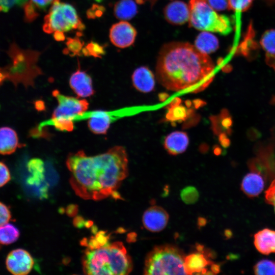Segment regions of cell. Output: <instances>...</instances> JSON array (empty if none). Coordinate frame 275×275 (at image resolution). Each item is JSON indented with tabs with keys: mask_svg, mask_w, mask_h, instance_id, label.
<instances>
[{
	"mask_svg": "<svg viewBox=\"0 0 275 275\" xmlns=\"http://www.w3.org/2000/svg\"><path fill=\"white\" fill-rule=\"evenodd\" d=\"M66 166L75 194L85 200L122 199L117 191L128 174V155L123 146H114L94 156L82 150L70 153Z\"/></svg>",
	"mask_w": 275,
	"mask_h": 275,
	"instance_id": "1",
	"label": "cell"
},
{
	"mask_svg": "<svg viewBox=\"0 0 275 275\" xmlns=\"http://www.w3.org/2000/svg\"><path fill=\"white\" fill-rule=\"evenodd\" d=\"M214 65L207 54L187 42L166 44L159 51L156 67L159 83L174 92L198 93L214 78Z\"/></svg>",
	"mask_w": 275,
	"mask_h": 275,
	"instance_id": "2",
	"label": "cell"
},
{
	"mask_svg": "<svg viewBox=\"0 0 275 275\" xmlns=\"http://www.w3.org/2000/svg\"><path fill=\"white\" fill-rule=\"evenodd\" d=\"M82 270L89 275H126L132 270L130 256L120 241L87 248L81 258Z\"/></svg>",
	"mask_w": 275,
	"mask_h": 275,
	"instance_id": "3",
	"label": "cell"
},
{
	"mask_svg": "<svg viewBox=\"0 0 275 275\" xmlns=\"http://www.w3.org/2000/svg\"><path fill=\"white\" fill-rule=\"evenodd\" d=\"M9 51L13 64L8 67L0 68V85L12 74L10 78L15 83H22L26 87L33 86L35 79L43 74L37 65L41 52L20 49L15 44L11 46Z\"/></svg>",
	"mask_w": 275,
	"mask_h": 275,
	"instance_id": "4",
	"label": "cell"
},
{
	"mask_svg": "<svg viewBox=\"0 0 275 275\" xmlns=\"http://www.w3.org/2000/svg\"><path fill=\"white\" fill-rule=\"evenodd\" d=\"M52 95L56 99L58 105L51 118L40 123L32 132L39 131L47 126H53L60 131L71 132L74 128L73 118L87 111L89 103L86 99L65 95L58 90H53Z\"/></svg>",
	"mask_w": 275,
	"mask_h": 275,
	"instance_id": "5",
	"label": "cell"
},
{
	"mask_svg": "<svg viewBox=\"0 0 275 275\" xmlns=\"http://www.w3.org/2000/svg\"><path fill=\"white\" fill-rule=\"evenodd\" d=\"M183 252L178 248L166 244L154 247L145 261V274H186Z\"/></svg>",
	"mask_w": 275,
	"mask_h": 275,
	"instance_id": "6",
	"label": "cell"
},
{
	"mask_svg": "<svg viewBox=\"0 0 275 275\" xmlns=\"http://www.w3.org/2000/svg\"><path fill=\"white\" fill-rule=\"evenodd\" d=\"M189 24L195 29L223 35L229 34L232 30L229 17L219 15L210 6L208 0H190Z\"/></svg>",
	"mask_w": 275,
	"mask_h": 275,
	"instance_id": "7",
	"label": "cell"
},
{
	"mask_svg": "<svg viewBox=\"0 0 275 275\" xmlns=\"http://www.w3.org/2000/svg\"><path fill=\"white\" fill-rule=\"evenodd\" d=\"M85 25L71 5L54 0L44 19L43 30L47 34L56 31H83Z\"/></svg>",
	"mask_w": 275,
	"mask_h": 275,
	"instance_id": "8",
	"label": "cell"
},
{
	"mask_svg": "<svg viewBox=\"0 0 275 275\" xmlns=\"http://www.w3.org/2000/svg\"><path fill=\"white\" fill-rule=\"evenodd\" d=\"M34 260L30 253L23 249H16L9 252L6 259L8 270L14 275H25L31 272Z\"/></svg>",
	"mask_w": 275,
	"mask_h": 275,
	"instance_id": "9",
	"label": "cell"
},
{
	"mask_svg": "<svg viewBox=\"0 0 275 275\" xmlns=\"http://www.w3.org/2000/svg\"><path fill=\"white\" fill-rule=\"evenodd\" d=\"M136 34V30L130 23L122 20L111 26L109 37L115 46L124 48L129 47L134 43Z\"/></svg>",
	"mask_w": 275,
	"mask_h": 275,
	"instance_id": "10",
	"label": "cell"
},
{
	"mask_svg": "<svg viewBox=\"0 0 275 275\" xmlns=\"http://www.w3.org/2000/svg\"><path fill=\"white\" fill-rule=\"evenodd\" d=\"M26 168L29 176L26 178V183L31 186L39 187V197L44 195L48 189L45 181V164L38 158H33L27 163Z\"/></svg>",
	"mask_w": 275,
	"mask_h": 275,
	"instance_id": "11",
	"label": "cell"
},
{
	"mask_svg": "<svg viewBox=\"0 0 275 275\" xmlns=\"http://www.w3.org/2000/svg\"><path fill=\"white\" fill-rule=\"evenodd\" d=\"M168 212L162 207L153 206L144 213L142 221L144 227L148 230L156 232L163 230L169 221Z\"/></svg>",
	"mask_w": 275,
	"mask_h": 275,
	"instance_id": "12",
	"label": "cell"
},
{
	"mask_svg": "<svg viewBox=\"0 0 275 275\" xmlns=\"http://www.w3.org/2000/svg\"><path fill=\"white\" fill-rule=\"evenodd\" d=\"M69 84L71 89L79 97H89L94 94L91 77L80 68L71 75Z\"/></svg>",
	"mask_w": 275,
	"mask_h": 275,
	"instance_id": "13",
	"label": "cell"
},
{
	"mask_svg": "<svg viewBox=\"0 0 275 275\" xmlns=\"http://www.w3.org/2000/svg\"><path fill=\"white\" fill-rule=\"evenodd\" d=\"M163 14L165 19L169 23L181 25L189 20V6L182 1H174L164 7Z\"/></svg>",
	"mask_w": 275,
	"mask_h": 275,
	"instance_id": "14",
	"label": "cell"
},
{
	"mask_svg": "<svg viewBox=\"0 0 275 275\" xmlns=\"http://www.w3.org/2000/svg\"><path fill=\"white\" fill-rule=\"evenodd\" d=\"M131 78L133 87L141 92L149 93L154 89V75L147 67L141 66L136 68L133 71Z\"/></svg>",
	"mask_w": 275,
	"mask_h": 275,
	"instance_id": "15",
	"label": "cell"
},
{
	"mask_svg": "<svg viewBox=\"0 0 275 275\" xmlns=\"http://www.w3.org/2000/svg\"><path fill=\"white\" fill-rule=\"evenodd\" d=\"M189 138L183 131H175L169 134L164 141V147L168 152L177 155L184 152L189 145Z\"/></svg>",
	"mask_w": 275,
	"mask_h": 275,
	"instance_id": "16",
	"label": "cell"
},
{
	"mask_svg": "<svg viewBox=\"0 0 275 275\" xmlns=\"http://www.w3.org/2000/svg\"><path fill=\"white\" fill-rule=\"evenodd\" d=\"M199 251L185 257L184 268L186 274L207 273V267L211 264V262Z\"/></svg>",
	"mask_w": 275,
	"mask_h": 275,
	"instance_id": "17",
	"label": "cell"
},
{
	"mask_svg": "<svg viewBox=\"0 0 275 275\" xmlns=\"http://www.w3.org/2000/svg\"><path fill=\"white\" fill-rule=\"evenodd\" d=\"M254 244L261 254L275 253V231L264 229L258 231L254 235Z\"/></svg>",
	"mask_w": 275,
	"mask_h": 275,
	"instance_id": "18",
	"label": "cell"
},
{
	"mask_svg": "<svg viewBox=\"0 0 275 275\" xmlns=\"http://www.w3.org/2000/svg\"><path fill=\"white\" fill-rule=\"evenodd\" d=\"M20 145L18 135L15 130L8 126L0 127V154H11Z\"/></svg>",
	"mask_w": 275,
	"mask_h": 275,
	"instance_id": "19",
	"label": "cell"
},
{
	"mask_svg": "<svg viewBox=\"0 0 275 275\" xmlns=\"http://www.w3.org/2000/svg\"><path fill=\"white\" fill-rule=\"evenodd\" d=\"M241 187L248 196L254 197L259 195L264 189V180L259 172H252L244 176Z\"/></svg>",
	"mask_w": 275,
	"mask_h": 275,
	"instance_id": "20",
	"label": "cell"
},
{
	"mask_svg": "<svg viewBox=\"0 0 275 275\" xmlns=\"http://www.w3.org/2000/svg\"><path fill=\"white\" fill-rule=\"evenodd\" d=\"M137 5L133 0H119L114 7L115 17L121 20L132 18L137 13Z\"/></svg>",
	"mask_w": 275,
	"mask_h": 275,
	"instance_id": "21",
	"label": "cell"
},
{
	"mask_svg": "<svg viewBox=\"0 0 275 275\" xmlns=\"http://www.w3.org/2000/svg\"><path fill=\"white\" fill-rule=\"evenodd\" d=\"M195 46L201 52L208 54L215 51L218 48V41L211 33L204 31L196 38Z\"/></svg>",
	"mask_w": 275,
	"mask_h": 275,
	"instance_id": "22",
	"label": "cell"
},
{
	"mask_svg": "<svg viewBox=\"0 0 275 275\" xmlns=\"http://www.w3.org/2000/svg\"><path fill=\"white\" fill-rule=\"evenodd\" d=\"M261 44L266 52L267 63L273 67L275 65V30L265 32L262 37Z\"/></svg>",
	"mask_w": 275,
	"mask_h": 275,
	"instance_id": "23",
	"label": "cell"
},
{
	"mask_svg": "<svg viewBox=\"0 0 275 275\" xmlns=\"http://www.w3.org/2000/svg\"><path fill=\"white\" fill-rule=\"evenodd\" d=\"M20 236L18 229L12 224L0 226V243L8 245L16 241Z\"/></svg>",
	"mask_w": 275,
	"mask_h": 275,
	"instance_id": "24",
	"label": "cell"
},
{
	"mask_svg": "<svg viewBox=\"0 0 275 275\" xmlns=\"http://www.w3.org/2000/svg\"><path fill=\"white\" fill-rule=\"evenodd\" d=\"M77 35L74 37H68L66 42V47L63 49V53L70 57L81 56L82 49L84 42Z\"/></svg>",
	"mask_w": 275,
	"mask_h": 275,
	"instance_id": "25",
	"label": "cell"
},
{
	"mask_svg": "<svg viewBox=\"0 0 275 275\" xmlns=\"http://www.w3.org/2000/svg\"><path fill=\"white\" fill-rule=\"evenodd\" d=\"M109 235L106 232L100 231L89 239H84L81 243L89 249H95L102 246L109 242Z\"/></svg>",
	"mask_w": 275,
	"mask_h": 275,
	"instance_id": "26",
	"label": "cell"
},
{
	"mask_svg": "<svg viewBox=\"0 0 275 275\" xmlns=\"http://www.w3.org/2000/svg\"><path fill=\"white\" fill-rule=\"evenodd\" d=\"M105 48L104 45L94 41H91L84 46L81 54L85 57L101 58L106 53Z\"/></svg>",
	"mask_w": 275,
	"mask_h": 275,
	"instance_id": "27",
	"label": "cell"
},
{
	"mask_svg": "<svg viewBox=\"0 0 275 275\" xmlns=\"http://www.w3.org/2000/svg\"><path fill=\"white\" fill-rule=\"evenodd\" d=\"M254 270L258 275L275 274V261L262 260L256 263Z\"/></svg>",
	"mask_w": 275,
	"mask_h": 275,
	"instance_id": "28",
	"label": "cell"
},
{
	"mask_svg": "<svg viewBox=\"0 0 275 275\" xmlns=\"http://www.w3.org/2000/svg\"><path fill=\"white\" fill-rule=\"evenodd\" d=\"M180 196L185 204H192L198 201L199 195L197 188L193 186H188L181 190Z\"/></svg>",
	"mask_w": 275,
	"mask_h": 275,
	"instance_id": "29",
	"label": "cell"
},
{
	"mask_svg": "<svg viewBox=\"0 0 275 275\" xmlns=\"http://www.w3.org/2000/svg\"><path fill=\"white\" fill-rule=\"evenodd\" d=\"M253 0H228V8L235 11L242 12L251 6Z\"/></svg>",
	"mask_w": 275,
	"mask_h": 275,
	"instance_id": "30",
	"label": "cell"
},
{
	"mask_svg": "<svg viewBox=\"0 0 275 275\" xmlns=\"http://www.w3.org/2000/svg\"><path fill=\"white\" fill-rule=\"evenodd\" d=\"M24 10V18L27 22L34 20L39 15L36 9L38 8L31 1L27 2L23 5Z\"/></svg>",
	"mask_w": 275,
	"mask_h": 275,
	"instance_id": "31",
	"label": "cell"
},
{
	"mask_svg": "<svg viewBox=\"0 0 275 275\" xmlns=\"http://www.w3.org/2000/svg\"><path fill=\"white\" fill-rule=\"evenodd\" d=\"M105 11V8L102 5L93 4L89 8L86 12V15L88 19H96L102 16Z\"/></svg>",
	"mask_w": 275,
	"mask_h": 275,
	"instance_id": "32",
	"label": "cell"
},
{
	"mask_svg": "<svg viewBox=\"0 0 275 275\" xmlns=\"http://www.w3.org/2000/svg\"><path fill=\"white\" fill-rule=\"evenodd\" d=\"M28 0H0V11L6 12L15 6H23Z\"/></svg>",
	"mask_w": 275,
	"mask_h": 275,
	"instance_id": "33",
	"label": "cell"
},
{
	"mask_svg": "<svg viewBox=\"0 0 275 275\" xmlns=\"http://www.w3.org/2000/svg\"><path fill=\"white\" fill-rule=\"evenodd\" d=\"M11 217L12 214L9 207L0 202V226L8 223Z\"/></svg>",
	"mask_w": 275,
	"mask_h": 275,
	"instance_id": "34",
	"label": "cell"
},
{
	"mask_svg": "<svg viewBox=\"0 0 275 275\" xmlns=\"http://www.w3.org/2000/svg\"><path fill=\"white\" fill-rule=\"evenodd\" d=\"M11 180V174L7 166L0 161V187L4 186Z\"/></svg>",
	"mask_w": 275,
	"mask_h": 275,
	"instance_id": "35",
	"label": "cell"
},
{
	"mask_svg": "<svg viewBox=\"0 0 275 275\" xmlns=\"http://www.w3.org/2000/svg\"><path fill=\"white\" fill-rule=\"evenodd\" d=\"M265 199L268 203L274 206L275 210V179L265 192Z\"/></svg>",
	"mask_w": 275,
	"mask_h": 275,
	"instance_id": "36",
	"label": "cell"
},
{
	"mask_svg": "<svg viewBox=\"0 0 275 275\" xmlns=\"http://www.w3.org/2000/svg\"><path fill=\"white\" fill-rule=\"evenodd\" d=\"M210 6L217 11H222L228 8V0H208Z\"/></svg>",
	"mask_w": 275,
	"mask_h": 275,
	"instance_id": "37",
	"label": "cell"
},
{
	"mask_svg": "<svg viewBox=\"0 0 275 275\" xmlns=\"http://www.w3.org/2000/svg\"><path fill=\"white\" fill-rule=\"evenodd\" d=\"M39 9L45 10L54 0H30Z\"/></svg>",
	"mask_w": 275,
	"mask_h": 275,
	"instance_id": "38",
	"label": "cell"
},
{
	"mask_svg": "<svg viewBox=\"0 0 275 275\" xmlns=\"http://www.w3.org/2000/svg\"><path fill=\"white\" fill-rule=\"evenodd\" d=\"M53 36L54 39L57 41H62L65 39V36L63 32L56 31L53 33Z\"/></svg>",
	"mask_w": 275,
	"mask_h": 275,
	"instance_id": "39",
	"label": "cell"
},
{
	"mask_svg": "<svg viewBox=\"0 0 275 275\" xmlns=\"http://www.w3.org/2000/svg\"><path fill=\"white\" fill-rule=\"evenodd\" d=\"M94 1L97 2V3H101L102 2L103 0H94Z\"/></svg>",
	"mask_w": 275,
	"mask_h": 275,
	"instance_id": "40",
	"label": "cell"
},
{
	"mask_svg": "<svg viewBox=\"0 0 275 275\" xmlns=\"http://www.w3.org/2000/svg\"><path fill=\"white\" fill-rule=\"evenodd\" d=\"M273 68H274V69H275V65H274V66H273Z\"/></svg>",
	"mask_w": 275,
	"mask_h": 275,
	"instance_id": "41",
	"label": "cell"
},
{
	"mask_svg": "<svg viewBox=\"0 0 275 275\" xmlns=\"http://www.w3.org/2000/svg\"><path fill=\"white\" fill-rule=\"evenodd\" d=\"M1 245H0V250H1Z\"/></svg>",
	"mask_w": 275,
	"mask_h": 275,
	"instance_id": "42",
	"label": "cell"
}]
</instances>
